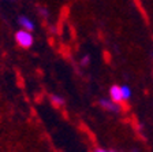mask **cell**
I'll return each instance as SVG.
<instances>
[{"instance_id": "2", "label": "cell", "mask_w": 153, "mask_h": 152, "mask_svg": "<svg viewBox=\"0 0 153 152\" xmlns=\"http://www.w3.org/2000/svg\"><path fill=\"white\" fill-rule=\"evenodd\" d=\"M100 107L104 108L107 111H111V112H119L120 107H119V103H115L114 100H109V99H100Z\"/></svg>"}, {"instance_id": "3", "label": "cell", "mask_w": 153, "mask_h": 152, "mask_svg": "<svg viewBox=\"0 0 153 152\" xmlns=\"http://www.w3.org/2000/svg\"><path fill=\"white\" fill-rule=\"evenodd\" d=\"M18 23H19V26H21V29H25V30H29V32H33L36 29V25L33 23V21L26 15H19Z\"/></svg>"}, {"instance_id": "5", "label": "cell", "mask_w": 153, "mask_h": 152, "mask_svg": "<svg viewBox=\"0 0 153 152\" xmlns=\"http://www.w3.org/2000/svg\"><path fill=\"white\" fill-rule=\"evenodd\" d=\"M51 101L56 106V107H62V106H64V103H66V100H64L62 96H59V95H52L51 96Z\"/></svg>"}, {"instance_id": "1", "label": "cell", "mask_w": 153, "mask_h": 152, "mask_svg": "<svg viewBox=\"0 0 153 152\" xmlns=\"http://www.w3.org/2000/svg\"><path fill=\"white\" fill-rule=\"evenodd\" d=\"M15 41L19 47L22 48H30L34 43V37H33L32 32L25 30V29H21L15 33Z\"/></svg>"}, {"instance_id": "4", "label": "cell", "mask_w": 153, "mask_h": 152, "mask_svg": "<svg viewBox=\"0 0 153 152\" xmlns=\"http://www.w3.org/2000/svg\"><path fill=\"white\" fill-rule=\"evenodd\" d=\"M109 97H111V100H114L115 103H120V101H123V96H122L120 86L119 85L111 86V89H109Z\"/></svg>"}, {"instance_id": "6", "label": "cell", "mask_w": 153, "mask_h": 152, "mask_svg": "<svg viewBox=\"0 0 153 152\" xmlns=\"http://www.w3.org/2000/svg\"><path fill=\"white\" fill-rule=\"evenodd\" d=\"M120 91H122V96H123V100H128L131 97V89L128 88L127 85H122L120 86Z\"/></svg>"}, {"instance_id": "7", "label": "cell", "mask_w": 153, "mask_h": 152, "mask_svg": "<svg viewBox=\"0 0 153 152\" xmlns=\"http://www.w3.org/2000/svg\"><path fill=\"white\" fill-rule=\"evenodd\" d=\"M94 152H115L112 149H105V148H96Z\"/></svg>"}, {"instance_id": "9", "label": "cell", "mask_w": 153, "mask_h": 152, "mask_svg": "<svg viewBox=\"0 0 153 152\" xmlns=\"http://www.w3.org/2000/svg\"><path fill=\"white\" fill-rule=\"evenodd\" d=\"M7 1H14V0H7Z\"/></svg>"}, {"instance_id": "8", "label": "cell", "mask_w": 153, "mask_h": 152, "mask_svg": "<svg viewBox=\"0 0 153 152\" xmlns=\"http://www.w3.org/2000/svg\"><path fill=\"white\" fill-rule=\"evenodd\" d=\"M86 62H89V58H85V59L82 60V64H86Z\"/></svg>"}]
</instances>
